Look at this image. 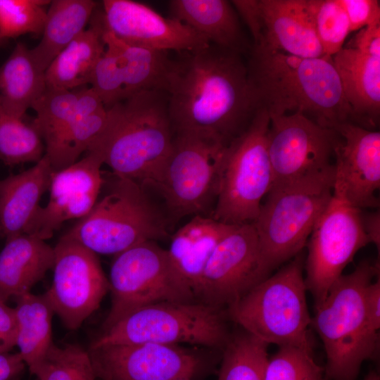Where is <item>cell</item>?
Masks as SVG:
<instances>
[{
    "instance_id": "obj_1",
    "label": "cell",
    "mask_w": 380,
    "mask_h": 380,
    "mask_svg": "<svg viewBox=\"0 0 380 380\" xmlns=\"http://www.w3.org/2000/svg\"><path fill=\"white\" fill-rule=\"evenodd\" d=\"M165 92L175 133L203 134L227 145L260 108L242 55L211 44L177 53Z\"/></svg>"
},
{
    "instance_id": "obj_2",
    "label": "cell",
    "mask_w": 380,
    "mask_h": 380,
    "mask_svg": "<svg viewBox=\"0 0 380 380\" xmlns=\"http://www.w3.org/2000/svg\"><path fill=\"white\" fill-rule=\"evenodd\" d=\"M246 63L259 107L269 115L302 113L319 125L350 122L332 58H302L252 46Z\"/></svg>"
},
{
    "instance_id": "obj_3",
    "label": "cell",
    "mask_w": 380,
    "mask_h": 380,
    "mask_svg": "<svg viewBox=\"0 0 380 380\" xmlns=\"http://www.w3.org/2000/svg\"><path fill=\"white\" fill-rule=\"evenodd\" d=\"M106 109L105 125L87 152L98 153L114 176L154 186L175 137L167 94L141 91Z\"/></svg>"
},
{
    "instance_id": "obj_4",
    "label": "cell",
    "mask_w": 380,
    "mask_h": 380,
    "mask_svg": "<svg viewBox=\"0 0 380 380\" xmlns=\"http://www.w3.org/2000/svg\"><path fill=\"white\" fill-rule=\"evenodd\" d=\"M377 275L379 262L362 261L342 274L315 308L311 326L324 345L326 380H356L362 363L377 354L379 332L371 327L365 307L366 289Z\"/></svg>"
},
{
    "instance_id": "obj_5",
    "label": "cell",
    "mask_w": 380,
    "mask_h": 380,
    "mask_svg": "<svg viewBox=\"0 0 380 380\" xmlns=\"http://www.w3.org/2000/svg\"><path fill=\"white\" fill-rule=\"evenodd\" d=\"M335 175L334 164L325 171L271 188L252 222L258 236L264 279L303 251L333 196Z\"/></svg>"
},
{
    "instance_id": "obj_6",
    "label": "cell",
    "mask_w": 380,
    "mask_h": 380,
    "mask_svg": "<svg viewBox=\"0 0 380 380\" xmlns=\"http://www.w3.org/2000/svg\"><path fill=\"white\" fill-rule=\"evenodd\" d=\"M226 308L229 319L267 344L312 351L301 251Z\"/></svg>"
},
{
    "instance_id": "obj_7",
    "label": "cell",
    "mask_w": 380,
    "mask_h": 380,
    "mask_svg": "<svg viewBox=\"0 0 380 380\" xmlns=\"http://www.w3.org/2000/svg\"><path fill=\"white\" fill-rule=\"evenodd\" d=\"M115 177L107 193L65 234L96 254L116 255L168 235L167 220L138 183Z\"/></svg>"
},
{
    "instance_id": "obj_8",
    "label": "cell",
    "mask_w": 380,
    "mask_h": 380,
    "mask_svg": "<svg viewBox=\"0 0 380 380\" xmlns=\"http://www.w3.org/2000/svg\"><path fill=\"white\" fill-rule=\"evenodd\" d=\"M226 309L198 301L160 302L124 317L90 345L189 343L223 348L231 334Z\"/></svg>"
},
{
    "instance_id": "obj_9",
    "label": "cell",
    "mask_w": 380,
    "mask_h": 380,
    "mask_svg": "<svg viewBox=\"0 0 380 380\" xmlns=\"http://www.w3.org/2000/svg\"><path fill=\"white\" fill-rule=\"evenodd\" d=\"M227 146L208 136L175 133L172 151L154 185L172 217H211Z\"/></svg>"
},
{
    "instance_id": "obj_10",
    "label": "cell",
    "mask_w": 380,
    "mask_h": 380,
    "mask_svg": "<svg viewBox=\"0 0 380 380\" xmlns=\"http://www.w3.org/2000/svg\"><path fill=\"white\" fill-rule=\"evenodd\" d=\"M270 115L259 108L247 128L227 146L211 217L227 224L252 223L273 184L267 149Z\"/></svg>"
},
{
    "instance_id": "obj_11",
    "label": "cell",
    "mask_w": 380,
    "mask_h": 380,
    "mask_svg": "<svg viewBox=\"0 0 380 380\" xmlns=\"http://www.w3.org/2000/svg\"><path fill=\"white\" fill-rule=\"evenodd\" d=\"M108 281L111 306L103 331L145 306L160 302H192V290L172 265L167 251L146 241L115 255Z\"/></svg>"
},
{
    "instance_id": "obj_12",
    "label": "cell",
    "mask_w": 380,
    "mask_h": 380,
    "mask_svg": "<svg viewBox=\"0 0 380 380\" xmlns=\"http://www.w3.org/2000/svg\"><path fill=\"white\" fill-rule=\"evenodd\" d=\"M361 215V209L351 205L334 188L331 201L309 236L305 260V282L315 308L324 301L357 252L370 243Z\"/></svg>"
},
{
    "instance_id": "obj_13",
    "label": "cell",
    "mask_w": 380,
    "mask_h": 380,
    "mask_svg": "<svg viewBox=\"0 0 380 380\" xmlns=\"http://www.w3.org/2000/svg\"><path fill=\"white\" fill-rule=\"evenodd\" d=\"M267 149L273 186L292 182L325 171L335 164L339 134L295 113L270 115Z\"/></svg>"
},
{
    "instance_id": "obj_14",
    "label": "cell",
    "mask_w": 380,
    "mask_h": 380,
    "mask_svg": "<svg viewBox=\"0 0 380 380\" xmlns=\"http://www.w3.org/2000/svg\"><path fill=\"white\" fill-rule=\"evenodd\" d=\"M52 284L45 295L66 328L78 329L109 291L97 254L63 235L53 247Z\"/></svg>"
},
{
    "instance_id": "obj_15",
    "label": "cell",
    "mask_w": 380,
    "mask_h": 380,
    "mask_svg": "<svg viewBox=\"0 0 380 380\" xmlns=\"http://www.w3.org/2000/svg\"><path fill=\"white\" fill-rule=\"evenodd\" d=\"M263 279L255 229L253 223L236 224L209 258L195 300L226 309Z\"/></svg>"
},
{
    "instance_id": "obj_16",
    "label": "cell",
    "mask_w": 380,
    "mask_h": 380,
    "mask_svg": "<svg viewBox=\"0 0 380 380\" xmlns=\"http://www.w3.org/2000/svg\"><path fill=\"white\" fill-rule=\"evenodd\" d=\"M87 350L101 380H192L203 367L198 353L179 345L116 344Z\"/></svg>"
},
{
    "instance_id": "obj_17",
    "label": "cell",
    "mask_w": 380,
    "mask_h": 380,
    "mask_svg": "<svg viewBox=\"0 0 380 380\" xmlns=\"http://www.w3.org/2000/svg\"><path fill=\"white\" fill-rule=\"evenodd\" d=\"M252 35L253 46L302 58L324 56L303 0L232 1Z\"/></svg>"
},
{
    "instance_id": "obj_18",
    "label": "cell",
    "mask_w": 380,
    "mask_h": 380,
    "mask_svg": "<svg viewBox=\"0 0 380 380\" xmlns=\"http://www.w3.org/2000/svg\"><path fill=\"white\" fill-rule=\"evenodd\" d=\"M102 4L106 29L127 44L177 53L210 44L189 26L144 4L131 0H104Z\"/></svg>"
},
{
    "instance_id": "obj_19",
    "label": "cell",
    "mask_w": 380,
    "mask_h": 380,
    "mask_svg": "<svg viewBox=\"0 0 380 380\" xmlns=\"http://www.w3.org/2000/svg\"><path fill=\"white\" fill-rule=\"evenodd\" d=\"M103 165L98 153L88 151L72 165L53 171L49 202L39 209L27 234L45 241L65 221L86 216L98 201L104 184Z\"/></svg>"
},
{
    "instance_id": "obj_20",
    "label": "cell",
    "mask_w": 380,
    "mask_h": 380,
    "mask_svg": "<svg viewBox=\"0 0 380 380\" xmlns=\"http://www.w3.org/2000/svg\"><path fill=\"white\" fill-rule=\"evenodd\" d=\"M331 128L341 138L335 148V182L353 206L377 208L376 192L380 186V132L349 122Z\"/></svg>"
},
{
    "instance_id": "obj_21",
    "label": "cell",
    "mask_w": 380,
    "mask_h": 380,
    "mask_svg": "<svg viewBox=\"0 0 380 380\" xmlns=\"http://www.w3.org/2000/svg\"><path fill=\"white\" fill-rule=\"evenodd\" d=\"M331 58L350 109V122L372 130L380 114V48L346 46Z\"/></svg>"
},
{
    "instance_id": "obj_22",
    "label": "cell",
    "mask_w": 380,
    "mask_h": 380,
    "mask_svg": "<svg viewBox=\"0 0 380 380\" xmlns=\"http://www.w3.org/2000/svg\"><path fill=\"white\" fill-rule=\"evenodd\" d=\"M52 172L44 156L32 167L0 180V227L6 241L28 234Z\"/></svg>"
},
{
    "instance_id": "obj_23",
    "label": "cell",
    "mask_w": 380,
    "mask_h": 380,
    "mask_svg": "<svg viewBox=\"0 0 380 380\" xmlns=\"http://www.w3.org/2000/svg\"><path fill=\"white\" fill-rule=\"evenodd\" d=\"M169 6L172 18L191 27L210 44L242 56L250 53L252 46L231 1L172 0Z\"/></svg>"
},
{
    "instance_id": "obj_24",
    "label": "cell",
    "mask_w": 380,
    "mask_h": 380,
    "mask_svg": "<svg viewBox=\"0 0 380 380\" xmlns=\"http://www.w3.org/2000/svg\"><path fill=\"white\" fill-rule=\"evenodd\" d=\"M54 250L35 236L7 240L0 252V301L27 293L53 268Z\"/></svg>"
},
{
    "instance_id": "obj_25",
    "label": "cell",
    "mask_w": 380,
    "mask_h": 380,
    "mask_svg": "<svg viewBox=\"0 0 380 380\" xmlns=\"http://www.w3.org/2000/svg\"><path fill=\"white\" fill-rule=\"evenodd\" d=\"M102 11L95 10L89 27L63 49L45 71L46 88L72 90L89 84L93 70L106 50Z\"/></svg>"
},
{
    "instance_id": "obj_26",
    "label": "cell",
    "mask_w": 380,
    "mask_h": 380,
    "mask_svg": "<svg viewBox=\"0 0 380 380\" xmlns=\"http://www.w3.org/2000/svg\"><path fill=\"white\" fill-rule=\"evenodd\" d=\"M235 225L210 216L195 215L172 235L167 250L169 258L194 295L209 258Z\"/></svg>"
},
{
    "instance_id": "obj_27",
    "label": "cell",
    "mask_w": 380,
    "mask_h": 380,
    "mask_svg": "<svg viewBox=\"0 0 380 380\" xmlns=\"http://www.w3.org/2000/svg\"><path fill=\"white\" fill-rule=\"evenodd\" d=\"M106 118L107 109L94 89L86 86L79 88L72 119L62 133L45 147L44 156L53 171L77 162L102 131Z\"/></svg>"
},
{
    "instance_id": "obj_28",
    "label": "cell",
    "mask_w": 380,
    "mask_h": 380,
    "mask_svg": "<svg viewBox=\"0 0 380 380\" xmlns=\"http://www.w3.org/2000/svg\"><path fill=\"white\" fill-rule=\"evenodd\" d=\"M46 89L45 71L30 49L18 43L0 67V106L8 113L23 118Z\"/></svg>"
},
{
    "instance_id": "obj_29",
    "label": "cell",
    "mask_w": 380,
    "mask_h": 380,
    "mask_svg": "<svg viewBox=\"0 0 380 380\" xmlns=\"http://www.w3.org/2000/svg\"><path fill=\"white\" fill-rule=\"evenodd\" d=\"M96 3L91 0H54L50 3L39 43L30 49L46 71L55 57L80 35L90 21Z\"/></svg>"
},
{
    "instance_id": "obj_30",
    "label": "cell",
    "mask_w": 380,
    "mask_h": 380,
    "mask_svg": "<svg viewBox=\"0 0 380 380\" xmlns=\"http://www.w3.org/2000/svg\"><path fill=\"white\" fill-rule=\"evenodd\" d=\"M16 344L25 366L34 374L43 362L52 341L53 310L45 293H25L15 298Z\"/></svg>"
},
{
    "instance_id": "obj_31",
    "label": "cell",
    "mask_w": 380,
    "mask_h": 380,
    "mask_svg": "<svg viewBox=\"0 0 380 380\" xmlns=\"http://www.w3.org/2000/svg\"><path fill=\"white\" fill-rule=\"evenodd\" d=\"M103 41L115 53L121 65L124 99L141 91H165L172 61L168 52L127 44L106 27Z\"/></svg>"
},
{
    "instance_id": "obj_32",
    "label": "cell",
    "mask_w": 380,
    "mask_h": 380,
    "mask_svg": "<svg viewBox=\"0 0 380 380\" xmlns=\"http://www.w3.org/2000/svg\"><path fill=\"white\" fill-rule=\"evenodd\" d=\"M268 344L242 329L223 348L218 380H264Z\"/></svg>"
},
{
    "instance_id": "obj_33",
    "label": "cell",
    "mask_w": 380,
    "mask_h": 380,
    "mask_svg": "<svg viewBox=\"0 0 380 380\" xmlns=\"http://www.w3.org/2000/svg\"><path fill=\"white\" fill-rule=\"evenodd\" d=\"M44 153V142L32 125L0 106V160L10 166L36 163Z\"/></svg>"
},
{
    "instance_id": "obj_34",
    "label": "cell",
    "mask_w": 380,
    "mask_h": 380,
    "mask_svg": "<svg viewBox=\"0 0 380 380\" xmlns=\"http://www.w3.org/2000/svg\"><path fill=\"white\" fill-rule=\"evenodd\" d=\"M78 89L65 90L46 88L32 106L36 117L31 125L40 136L45 147L62 133L72 119Z\"/></svg>"
},
{
    "instance_id": "obj_35",
    "label": "cell",
    "mask_w": 380,
    "mask_h": 380,
    "mask_svg": "<svg viewBox=\"0 0 380 380\" xmlns=\"http://www.w3.org/2000/svg\"><path fill=\"white\" fill-rule=\"evenodd\" d=\"M303 5L324 55L332 57L350 32L344 8L338 0H303Z\"/></svg>"
},
{
    "instance_id": "obj_36",
    "label": "cell",
    "mask_w": 380,
    "mask_h": 380,
    "mask_svg": "<svg viewBox=\"0 0 380 380\" xmlns=\"http://www.w3.org/2000/svg\"><path fill=\"white\" fill-rule=\"evenodd\" d=\"M34 375L38 380H96L87 350L78 344L63 347L54 343Z\"/></svg>"
},
{
    "instance_id": "obj_37",
    "label": "cell",
    "mask_w": 380,
    "mask_h": 380,
    "mask_svg": "<svg viewBox=\"0 0 380 380\" xmlns=\"http://www.w3.org/2000/svg\"><path fill=\"white\" fill-rule=\"evenodd\" d=\"M324 368L315 360L312 351L293 347H279L268 358L264 380H323Z\"/></svg>"
},
{
    "instance_id": "obj_38",
    "label": "cell",
    "mask_w": 380,
    "mask_h": 380,
    "mask_svg": "<svg viewBox=\"0 0 380 380\" xmlns=\"http://www.w3.org/2000/svg\"><path fill=\"white\" fill-rule=\"evenodd\" d=\"M50 1L0 0V34L6 39L42 34Z\"/></svg>"
},
{
    "instance_id": "obj_39",
    "label": "cell",
    "mask_w": 380,
    "mask_h": 380,
    "mask_svg": "<svg viewBox=\"0 0 380 380\" xmlns=\"http://www.w3.org/2000/svg\"><path fill=\"white\" fill-rule=\"evenodd\" d=\"M89 84L106 108L124 99V76L119 59L110 47L106 46L98 61Z\"/></svg>"
},
{
    "instance_id": "obj_40",
    "label": "cell",
    "mask_w": 380,
    "mask_h": 380,
    "mask_svg": "<svg viewBox=\"0 0 380 380\" xmlns=\"http://www.w3.org/2000/svg\"><path fill=\"white\" fill-rule=\"evenodd\" d=\"M348 16L350 32L380 25V4L377 0H338Z\"/></svg>"
},
{
    "instance_id": "obj_41",
    "label": "cell",
    "mask_w": 380,
    "mask_h": 380,
    "mask_svg": "<svg viewBox=\"0 0 380 380\" xmlns=\"http://www.w3.org/2000/svg\"><path fill=\"white\" fill-rule=\"evenodd\" d=\"M17 324L14 308L0 301V353L10 352L16 344Z\"/></svg>"
},
{
    "instance_id": "obj_42",
    "label": "cell",
    "mask_w": 380,
    "mask_h": 380,
    "mask_svg": "<svg viewBox=\"0 0 380 380\" xmlns=\"http://www.w3.org/2000/svg\"><path fill=\"white\" fill-rule=\"evenodd\" d=\"M365 307L369 322L372 329H380V279L372 281L365 292Z\"/></svg>"
},
{
    "instance_id": "obj_43",
    "label": "cell",
    "mask_w": 380,
    "mask_h": 380,
    "mask_svg": "<svg viewBox=\"0 0 380 380\" xmlns=\"http://www.w3.org/2000/svg\"><path fill=\"white\" fill-rule=\"evenodd\" d=\"M25 366L19 353H0V380H10L19 374Z\"/></svg>"
},
{
    "instance_id": "obj_44",
    "label": "cell",
    "mask_w": 380,
    "mask_h": 380,
    "mask_svg": "<svg viewBox=\"0 0 380 380\" xmlns=\"http://www.w3.org/2000/svg\"><path fill=\"white\" fill-rule=\"evenodd\" d=\"M362 223L365 232L369 242L374 243L380 251V213L379 210L363 214L362 213Z\"/></svg>"
},
{
    "instance_id": "obj_45",
    "label": "cell",
    "mask_w": 380,
    "mask_h": 380,
    "mask_svg": "<svg viewBox=\"0 0 380 380\" xmlns=\"http://www.w3.org/2000/svg\"><path fill=\"white\" fill-rule=\"evenodd\" d=\"M364 380H380L379 375L376 372L371 371L364 379Z\"/></svg>"
},
{
    "instance_id": "obj_46",
    "label": "cell",
    "mask_w": 380,
    "mask_h": 380,
    "mask_svg": "<svg viewBox=\"0 0 380 380\" xmlns=\"http://www.w3.org/2000/svg\"><path fill=\"white\" fill-rule=\"evenodd\" d=\"M6 41H7V39L4 38V37L0 34V46L3 45Z\"/></svg>"
},
{
    "instance_id": "obj_47",
    "label": "cell",
    "mask_w": 380,
    "mask_h": 380,
    "mask_svg": "<svg viewBox=\"0 0 380 380\" xmlns=\"http://www.w3.org/2000/svg\"><path fill=\"white\" fill-rule=\"evenodd\" d=\"M2 236L1 234V227H0V236Z\"/></svg>"
},
{
    "instance_id": "obj_48",
    "label": "cell",
    "mask_w": 380,
    "mask_h": 380,
    "mask_svg": "<svg viewBox=\"0 0 380 380\" xmlns=\"http://www.w3.org/2000/svg\"><path fill=\"white\" fill-rule=\"evenodd\" d=\"M175 380H190V379H175Z\"/></svg>"
}]
</instances>
